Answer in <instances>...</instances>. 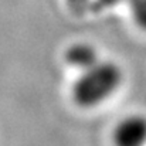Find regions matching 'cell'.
<instances>
[{
    "label": "cell",
    "mask_w": 146,
    "mask_h": 146,
    "mask_svg": "<svg viewBox=\"0 0 146 146\" xmlns=\"http://www.w3.org/2000/svg\"><path fill=\"white\" fill-rule=\"evenodd\" d=\"M123 81L119 65L111 61H98L91 68L81 71L75 80L71 94L81 108H92L112 97Z\"/></svg>",
    "instance_id": "6da1fadb"
},
{
    "label": "cell",
    "mask_w": 146,
    "mask_h": 146,
    "mask_svg": "<svg viewBox=\"0 0 146 146\" xmlns=\"http://www.w3.org/2000/svg\"><path fill=\"white\" fill-rule=\"evenodd\" d=\"M113 141L116 146H146V116L131 115L115 128Z\"/></svg>",
    "instance_id": "7a4b0ae2"
},
{
    "label": "cell",
    "mask_w": 146,
    "mask_h": 146,
    "mask_svg": "<svg viewBox=\"0 0 146 146\" xmlns=\"http://www.w3.org/2000/svg\"><path fill=\"white\" fill-rule=\"evenodd\" d=\"M65 61L70 67L80 71H85L101 60L94 46L88 43H77L65 51Z\"/></svg>",
    "instance_id": "3957f363"
},
{
    "label": "cell",
    "mask_w": 146,
    "mask_h": 146,
    "mask_svg": "<svg viewBox=\"0 0 146 146\" xmlns=\"http://www.w3.org/2000/svg\"><path fill=\"white\" fill-rule=\"evenodd\" d=\"M133 21L146 30V0H128Z\"/></svg>",
    "instance_id": "277c9868"
},
{
    "label": "cell",
    "mask_w": 146,
    "mask_h": 146,
    "mask_svg": "<svg viewBox=\"0 0 146 146\" xmlns=\"http://www.w3.org/2000/svg\"><path fill=\"white\" fill-rule=\"evenodd\" d=\"M65 3L68 9L77 16H84L92 9V0H65Z\"/></svg>",
    "instance_id": "5b68a950"
},
{
    "label": "cell",
    "mask_w": 146,
    "mask_h": 146,
    "mask_svg": "<svg viewBox=\"0 0 146 146\" xmlns=\"http://www.w3.org/2000/svg\"><path fill=\"white\" fill-rule=\"evenodd\" d=\"M122 1H125V0H92L91 11L101 13V11H105V10H109V9H113V7L119 6Z\"/></svg>",
    "instance_id": "8992f818"
}]
</instances>
